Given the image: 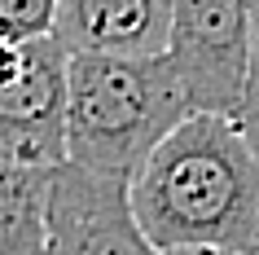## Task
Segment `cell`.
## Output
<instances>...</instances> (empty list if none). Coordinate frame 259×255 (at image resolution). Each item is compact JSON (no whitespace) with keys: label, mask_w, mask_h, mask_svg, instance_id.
I'll use <instances>...</instances> for the list:
<instances>
[{"label":"cell","mask_w":259,"mask_h":255,"mask_svg":"<svg viewBox=\"0 0 259 255\" xmlns=\"http://www.w3.org/2000/svg\"><path fill=\"white\" fill-rule=\"evenodd\" d=\"M163 255H259V154L224 115H189L127 180Z\"/></svg>","instance_id":"6da1fadb"},{"label":"cell","mask_w":259,"mask_h":255,"mask_svg":"<svg viewBox=\"0 0 259 255\" xmlns=\"http://www.w3.org/2000/svg\"><path fill=\"white\" fill-rule=\"evenodd\" d=\"M193 115L171 57H70L66 154L79 167L132 180L141 163Z\"/></svg>","instance_id":"7a4b0ae2"},{"label":"cell","mask_w":259,"mask_h":255,"mask_svg":"<svg viewBox=\"0 0 259 255\" xmlns=\"http://www.w3.org/2000/svg\"><path fill=\"white\" fill-rule=\"evenodd\" d=\"M66 70L70 53L49 35L0 44V163L57 172L66 154Z\"/></svg>","instance_id":"3957f363"},{"label":"cell","mask_w":259,"mask_h":255,"mask_svg":"<svg viewBox=\"0 0 259 255\" xmlns=\"http://www.w3.org/2000/svg\"><path fill=\"white\" fill-rule=\"evenodd\" d=\"M250 22L255 0H171L167 57L193 115L237 119L250 62Z\"/></svg>","instance_id":"277c9868"},{"label":"cell","mask_w":259,"mask_h":255,"mask_svg":"<svg viewBox=\"0 0 259 255\" xmlns=\"http://www.w3.org/2000/svg\"><path fill=\"white\" fill-rule=\"evenodd\" d=\"M49 255H163L141 233L132 189L79 163H62L49 185Z\"/></svg>","instance_id":"5b68a950"},{"label":"cell","mask_w":259,"mask_h":255,"mask_svg":"<svg viewBox=\"0 0 259 255\" xmlns=\"http://www.w3.org/2000/svg\"><path fill=\"white\" fill-rule=\"evenodd\" d=\"M53 40L70 57H158L171 40V0H62Z\"/></svg>","instance_id":"8992f818"},{"label":"cell","mask_w":259,"mask_h":255,"mask_svg":"<svg viewBox=\"0 0 259 255\" xmlns=\"http://www.w3.org/2000/svg\"><path fill=\"white\" fill-rule=\"evenodd\" d=\"M53 172L0 163V255H49Z\"/></svg>","instance_id":"52a82bcc"},{"label":"cell","mask_w":259,"mask_h":255,"mask_svg":"<svg viewBox=\"0 0 259 255\" xmlns=\"http://www.w3.org/2000/svg\"><path fill=\"white\" fill-rule=\"evenodd\" d=\"M62 0H0V44L49 40L57 31Z\"/></svg>","instance_id":"ba28073f"},{"label":"cell","mask_w":259,"mask_h":255,"mask_svg":"<svg viewBox=\"0 0 259 255\" xmlns=\"http://www.w3.org/2000/svg\"><path fill=\"white\" fill-rule=\"evenodd\" d=\"M237 128L250 141V150L259 154V0H255V22H250V62H246V88L242 106H237Z\"/></svg>","instance_id":"9c48e42d"}]
</instances>
